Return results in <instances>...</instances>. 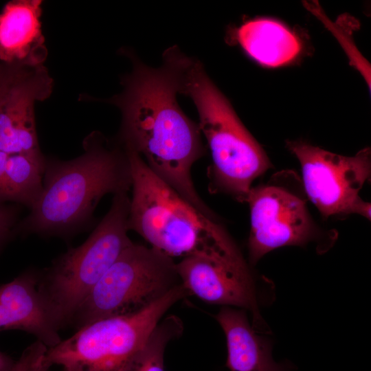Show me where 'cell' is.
<instances>
[{
  "instance_id": "cell-1",
  "label": "cell",
  "mask_w": 371,
  "mask_h": 371,
  "mask_svg": "<svg viewBox=\"0 0 371 371\" xmlns=\"http://www.w3.org/2000/svg\"><path fill=\"white\" fill-rule=\"evenodd\" d=\"M179 56L176 48L170 49L163 65L152 68L128 54L132 71L122 79V91L106 101L122 113L117 142L136 153L157 177L199 212L214 218L192 179V166L205 148L199 124L177 103Z\"/></svg>"
},
{
  "instance_id": "cell-2",
  "label": "cell",
  "mask_w": 371,
  "mask_h": 371,
  "mask_svg": "<svg viewBox=\"0 0 371 371\" xmlns=\"http://www.w3.org/2000/svg\"><path fill=\"white\" fill-rule=\"evenodd\" d=\"M79 157L46 159L43 191L19 229L45 236L64 235L84 226L107 194L128 192L131 167L126 150L98 131L88 135Z\"/></svg>"
},
{
  "instance_id": "cell-3",
  "label": "cell",
  "mask_w": 371,
  "mask_h": 371,
  "mask_svg": "<svg viewBox=\"0 0 371 371\" xmlns=\"http://www.w3.org/2000/svg\"><path fill=\"white\" fill-rule=\"evenodd\" d=\"M125 150L132 175L129 230L172 258L196 256L228 264L246 262L218 221L202 214L157 177L136 153Z\"/></svg>"
},
{
  "instance_id": "cell-4",
  "label": "cell",
  "mask_w": 371,
  "mask_h": 371,
  "mask_svg": "<svg viewBox=\"0 0 371 371\" xmlns=\"http://www.w3.org/2000/svg\"><path fill=\"white\" fill-rule=\"evenodd\" d=\"M179 65V93L195 104L211 151L210 189L246 202L253 181L270 168V161L201 63L183 54Z\"/></svg>"
},
{
  "instance_id": "cell-5",
  "label": "cell",
  "mask_w": 371,
  "mask_h": 371,
  "mask_svg": "<svg viewBox=\"0 0 371 371\" xmlns=\"http://www.w3.org/2000/svg\"><path fill=\"white\" fill-rule=\"evenodd\" d=\"M129 207L128 192L113 195L109 210L88 238L40 275L38 290L58 330L71 324L94 286L133 243L128 236Z\"/></svg>"
},
{
  "instance_id": "cell-6",
  "label": "cell",
  "mask_w": 371,
  "mask_h": 371,
  "mask_svg": "<svg viewBox=\"0 0 371 371\" xmlns=\"http://www.w3.org/2000/svg\"><path fill=\"white\" fill-rule=\"evenodd\" d=\"M188 295L181 284L140 311L104 318L78 328L69 338L47 348L45 369L59 366L63 371H126L165 313Z\"/></svg>"
},
{
  "instance_id": "cell-7",
  "label": "cell",
  "mask_w": 371,
  "mask_h": 371,
  "mask_svg": "<svg viewBox=\"0 0 371 371\" xmlns=\"http://www.w3.org/2000/svg\"><path fill=\"white\" fill-rule=\"evenodd\" d=\"M181 284L173 258L133 242L94 286L71 324L78 329L99 319L140 311Z\"/></svg>"
},
{
  "instance_id": "cell-8",
  "label": "cell",
  "mask_w": 371,
  "mask_h": 371,
  "mask_svg": "<svg viewBox=\"0 0 371 371\" xmlns=\"http://www.w3.org/2000/svg\"><path fill=\"white\" fill-rule=\"evenodd\" d=\"M286 146L300 161L307 196L324 217L355 213L370 219V203L359 196L371 173L370 148L346 157L301 141Z\"/></svg>"
},
{
  "instance_id": "cell-9",
  "label": "cell",
  "mask_w": 371,
  "mask_h": 371,
  "mask_svg": "<svg viewBox=\"0 0 371 371\" xmlns=\"http://www.w3.org/2000/svg\"><path fill=\"white\" fill-rule=\"evenodd\" d=\"M246 202L250 209L248 250L252 264L275 249L302 246L319 234L304 201L283 187L251 188Z\"/></svg>"
},
{
  "instance_id": "cell-10",
  "label": "cell",
  "mask_w": 371,
  "mask_h": 371,
  "mask_svg": "<svg viewBox=\"0 0 371 371\" xmlns=\"http://www.w3.org/2000/svg\"><path fill=\"white\" fill-rule=\"evenodd\" d=\"M54 80L45 65L0 63V150L39 155L34 108L52 94Z\"/></svg>"
},
{
  "instance_id": "cell-11",
  "label": "cell",
  "mask_w": 371,
  "mask_h": 371,
  "mask_svg": "<svg viewBox=\"0 0 371 371\" xmlns=\"http://www.w3.org/2000/svg\"><path fill=\"white\" fill-rule=\"evenodd\" d=\"M177 271L189 294L207 303L246 308L256 324L261 320L247 264L236 265L190 256L177 263Z\"/></svg>"
},
{
  "instance_id": "cell-12",
  "label": "cell",
  "mask_w": 371,
  "mask_h": 371,
  "mask_svg": "<svg viewBox=\"0 0 371 371\" xmlns=\"http://www.w3.org/2000/svg\"><path fill=\"white\" fill-rule=\"evenodd\" d=\"M39 276L30 270L0 285V331L23 330L51 348L61 339L38 290Z\"/></svg>"
},
{
  "instance_id": "cell-13",
  "label": "cell",
  "mask_w": 371,
  "mask_h": 371,
  "mask_svg": "<svg viewBox=\"0 0 371 371\" xmlns=\"http://www.w3.org/2000/svg\"><path fill=\"white\" fill-rule=\"evenodd\" d=\"M41 0H13L0 13V63L44 65L47 49L42 31Z\"/></svg>"
},
{
  "instance_id": "cell-14",
  "label": "cell",
  "mask_w": 371,
  "mask_h": 371,
  "mask_svg": "<svg viewBox=\"0 0 371 371\" xmlns=\"http://www.w3.org/2000/svg\"><path fill=\"white\" fill-rule=\"evenodd\" d=\"M216 319L226 337L230 371H286L273 360L269 344L255 333L243 310L225 306Z\"/></svg>"
},
{
  "instance_id": "cell-15",
  "label": "cell",
  "mask_w": 371,
  "mask_h": 371,
  "mask_svg": "<svg viewBox=\"0 0 371 371\" xmlns=\"http://www.w3.org/2000/svg\"><path fill=\"white\" fill-rule=\"evenodd\" d=\"M237 38L245 51L259 63L278 67L294 59L301 45L282 24L269 19L249 21L240 27Z\"/></svg>"
},
{
  "instance_id": "cell-16",
  "label": "cell",
  "mask_w": 371,
  "mask_h": 371,
  "mask_svg": "<svg viewBox=\"0 0 371 371\" xmlns=\"http://www.w3.org/2000/svg\"><path fill=\"white\" fill-rule=\"evenodd\" d=\"M45 161L42 153L9 155L5 172L4 201L17 202L31 210L43 191Z\"/></svg>"
},
{
  "instance_id": "cell-17",
  "label": "cell",
  "mask_w": 371,
  "mask_h": 371,
  "mask_svg": "<svg viewBox=\"0 0 371 371\" xmlns=\"http://www.w3.org/2000/svg\"><path fill=\"white\" fill-rule=\"evenodd\" d=\"M181 319L170 315L159 322L145 346L126 371H165L164 352L168 343L183 332Z\"/></svg>"
},
{
  "instance_id": "cell-18",
  "label": "cell",
  "mask_w": 371,
  "mask_h": 371,
  "mask_svg": "<svg viewBox=\"0 0 371 371\" xmlns=\"http://www.w3.org/2000/svg\"><path fill=\"white\" fill-rule=\"evenodd\" d=\"M47 347L40 341H35L22 352L15 361L12 371H46L43 366V359Z\"/></svg>"
},
{
  "instance_id": "cell-19",
  "label": "cell",
  "mask_w": 371,
  "mask_h": 371,
  "mask_svg": "<svg viewBox=\"0 0 371 371\" xmlns=\"http://www.w3.org/2000/svg\"><path fill=\"white\" fill-rule=\"evenodd\" d=\"M16 218V212L13 207L0 205V249L12 234Z\"/></svg>"
},
{
  "instance_id": "cell-20",
  "label": "cell",
  "mask_w": 371,
  "mask_h": 371,
  "mask_svg": "<svg viewBox=\"0 0 371 371\" xmlns=\"http://www.w3.org/2000/svg\"><path fill=\"white\" fill-rule=\"evenodd\" d=\"M9 154L0 150V203L4 201V181L7 160Z\"/></svg>"
},
{
  "instance_id": "cell-21",
  "label": "cell",
  "mask_w": 371,
  "mask_h": 371,
  "mask_svg": "<svg viewBox=\"0 0 371 371\" xmlns=\"http://www.w3.org/2000/svg\"><path fill=\"white\" fill-rule=\"evenodd\" d=\"M14 364L11 357L0 351V371H12Z\"/></svg>"
},
{
  "instance_id": "cell-22",
  "label": "cell",
  "mask_w": 371,
  "mask_h": 371,
  "mask_svg": "<svg viewBox=\"0 0 371 371\" xmlns=\"http://www.w3.org/2000/svg\"><path fill=\"white\" fill-rule=\"evenodd\" d=\"M46 371H50V369H49V370H46Z\"/></svg>"
}]
</instances>
